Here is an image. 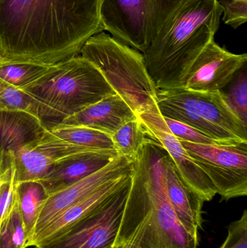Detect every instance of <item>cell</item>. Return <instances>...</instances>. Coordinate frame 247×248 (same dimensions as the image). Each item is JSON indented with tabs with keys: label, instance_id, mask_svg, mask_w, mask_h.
<instances>
[{
	"label": "cell",
	"instance_id": "obj_5",
	"mask_svg": "<svg viewBox=\"0 0 247 248\" xmlns=\"http://www.w3.org/2000/svg\"><path fill=\"white\" fill-rule=\"evenodd\" d=\"M79 55L101 71L137 117L146 112L159 111L158 90L148 73L142 52L101 32L85 42Z\"/></svg>",
	"mask_w": 247,
	"mask_h": 248
},
{
	"label": "cell",
	"instance_id": "obj_19",
	"mask_svg": "<svg viewBox=\"0 0 247 248\" xmlns=\"http://www.w3.org/2000/svg\"><path fill=\"white\" fill-rule=\"evenodd\" d=\"M15 192L19 211L29 240L34 231L41 210L49 195L39 182L17 184L15 185Z\"/></svg>",
	"mask_w": 247,
	"mask_h": 248
},
{
	"label": "cell",
	"instance_id": "obj_14",
	"mask_svg": "<svg viewBox=\"0 0 247 248\" xmlns=\"http://www.w3.org/2000/svg\"><path fill=\"white\" fill-rule=\"evenodd\" d=\"M119 155L116 149L72 155L57 162L38 182L49 196L98 171Z\"/></svg>",
	"mask_w": 247,
	"mask_h": 248
},
{
	"label": "cell",
	"instance_id": "obj_9",
	"mask_svg": "<svg viewBox=\"0 0 247 248\" xmlns=\"http://www.w3.org/2000/svg\"><path fill=\"white\" fill-rule=\"evenodd\" d=\"M181 141L222 200L247 195V144L225 145Z\"/></svg>",
	"mask_w": 247,
	"mask_h": 248
},
{
	"label": "cell",
	"instance_id": "obj_10",
	"mask_svg": "<svg viewBox=\"0 0 247 248\" xmlns=\"http://www.w3.org/2000/svg\"><path fill=\"white\" fill-rule=\"evenodd\" d=\"M148 137L165 150L184 183L204 202L212 201L217 191L208 176L199 167L168 129L159 111L146 112L138 116Z\"/></svg>",
	"mask_w": 247,
	"mask_h": 248
},
{
	"label": "cell",
	"instance_id": "obj_30",
	"mask_svg": "<svg viewBox=\"0 0 247 248\" xmlns=\"http://www.w3.org/2000/svg\"><path fill=\"white\" fill-rule=\"evenodd\" d=\"M113 248H141L138 246H133V245L121 244L115 246Z\"/></svg>",
	"mask_w": 247,
	"mask_h": 248
},
{
	"label": "cell",
	"instance_id": "obj_4",
	"mask_svg": "<svg viewBox=\"0 0 247 248\" xmlns=\"http://www.w3.org/2000/svg\"><path fill=\"white\" fill-rule=\"evenodd\" d=\"M20 90L37 103L39 119L46 128L116 94L101 71L79 55L51 65Z\"/></svg>",
	"mask_w": 247,
	"mask_h": 248
},
{
	"label": "cell",
	"instance_id": "obj_16",
	"mask_svg": "<svg viewBox=\"0 0 247 248\" xmlns=\"http://www.w3.org/2000/svg\"><path fill=\"white\" fill-rule=\"evenodd\" d=\"M136 118L134 112L123 99L114 94L104 97L58 124L88 127L112 135L123 124Z\"/></svg>",
	"mask_w": 247,
	"mask_h": 248
},
{
	"label": "cell",
	"instance_id": "obj_29",
	"mask_svg": "<svg viewBox=\"0 0 247 248\" xmlns=\"http://www.w3.org/2000/svg\"><path fill=\"white\" fill-rule=\"evenodd\" d=\"M220 248H247V210L228 227V235Z\"/></svg>",
	"mask_w": 247,
	"mask_h": 248
},
{
	"label": "cell",
	"instance_id": "obj_23",
	"mask_svg": "<svg viewBox=\"0 0 247 248\" xmlns=\"http://www.w3.org/2000/svg\"><path fill=\"white\" fill-rule=\"evenodd\" d=\"M220 92L233 113L247 125V65Z\"/></svg>",
	"mask_w": 247,
	"mask_h": 248
},
{
	"label": "cell",
	"instance_id": "obj_13",
	"mask_svg": "<svg viewBox=\"0 0 247 248\" xmlns=\"http://www.w3.org/2000/svg\"><path fill=\"white\" fill-rule=\"evenodd\" d=\"M95 150L63 141L48 129L38 140L22 147L13 157L15 185L38 182L59 160L84 152Z\"/></svg>",
	"mask_w": 247,
	"mask_h": 248
},
{
	"label": "cell",
	"instance_id": "obj_17",
	"mask_svg": "<svg viewBox=\"0 0 247 248\" xmlns=\"http://www.w3.org/2000/svg\"><path fill=\"white\" fill-rule=\"evenodd\" d=\"M131 173L107 182L87 198L67 208L54 218L42 232L30 239L28 242L27 248L38 246L43 242L62 234L73 224L88 215L109 197L118 190L127 182Z\"/></svg>",
	"mask_w": 247,
	"mask_h": 248
},
{
	"label": "cell",
	"instance_id": "obj_26",
	"mask_svg": "<svg viewBox=\"0 0 247 248\" xmlns=\"http://www.w3.org/2000/svg\"><path fill=\"white\" fill-rule=\"evenodd\" d=\"M17 202L13 166L0 173V224L11 214Z\"/></svg>",
	"mask_w": 247,
	"mask_h": 248
},
{
	"label": "cell",
	"instance_id": "obj_21",
	"mask_svg": "<svg viewBox=\"0 0 247 248\" xmlns=\"http://www.w3.org/2000/svg\"><path fill=\"white\" fill-rule=\"evenodd\" d=\"M111 139L117 153L133 162L149 137L140 121L136 118L121 125L112 134Z\"/></svg>",
	"mask_w": 247,
	"mask_h": 248
},
{
	"label": "cell",
	"instance_id": "obj_31",
	"mask_svg": "<svg viewBox=\"0 0 247 248\" xmlns=\"http://www.w3.org/2000/svg\"><path fill=\"white\" fill-rule=\"evenodd\" d=\"M2 55H1V51H0V62H1V61H2Z\"/></svg>",
	"mask_w": 247,
	"mask_h": 248
},
{
	"label": "cell",
	"instance_id": "obj_15",
	"mask_svg": "<svg viewBox=\"0 0 247 248\" xmlns=\"http://www.w3.org/2000/svg\"><path fill=\"white\" fill-rule=\"evenodd\" d=\"M46 130L29 113L0 110V173L13 167V157L22 147L40 138Z\"/></svg>",
	"mask_w": 247,
	"mask_h": 248
},
{
	"label": "cell",
	"instance_id": "obj_2",
	"mask_svg": "<svg viewBox=\"0 0 247 248\" xmlns=\"http://www.w3.org/2000/svg\"><path fill=\"white\" fill-rule=\"evenodd\" d=\"M169 155L148 139L133 162L129 195L115 246L141 248H198L178 221L168 199L166 166Z\"/></svg>",
	"mask_w": 247,
	"mask_h": 248
},
{
	"label": "cell",
	"instance_id": "obj_11",
	"mask_svg": "<svg viewBox=\"0 0 247 248\" xmlns=\"http://www.w3.org/2000/svg\"><path fill=\"white\" fill-rule=\"evenodd\" d=\"M247 62L246 53H232L213 39L189 68L181 88L203 93L220 91Z\"/></svg>",
	"mask_w": 247,
	"mask_h": 248
},
{
	"label": "cell",
	"instance_id": "obj_8",
	"mask_svg": "<svg viewBox=\"0 0 247 248\" xmlns=\"http://www.w3.org/2000/svg\"><path fill=\"white\" fill-rule=\"evenodd\" d=\"M131 185L127 182L64 232L33 248H113Z\"/></svg>",
	"mask_w": 247,
	"mask_h": 248
},
{
	"label": "cell",
	"instance_id": "obj_7",
	"mask_svg": "<svg viewBox=\"0 0 247 248\" xmlns=\"http://www.w3.org/2000/svg\"><path fill=\"white\" fill-rule=\"evenodd\" d=\"M184 1L100 0V20L104 31L143 53Z\"/></svg>",
	"mask_w": 247,
	"mask_h": 248
},
{
	"label": "cell",
	"instance_id": "obj_24",
	"mask_svg": "<svg viewBox=\"0 0 247 248\" xmlns=\"http://www.w3.org/2000/svg\"><path fill=\"white\" fill-rule=\"evenodd\" d=\"M0 110L25 112L40 120L36 101L23 90L10 85L1 78Z\"/></svg>",
	"mask_w": 247,
	"mask_h": 248
},
{
	"label": "cell",
	"instance_id": "obj_18",
	"mask_svg": "<svg viewBox=\"0 0 247 248\" xmlns=\"http://www.w3.org/2000/svg\"><path fill=\"white\" fill-rule=\"evenodd\" d=\"M165 179L168 199L178 221L193 237L198 238L199 230L203 228L204 201L181 180L170 157Z\"/></svg>",
	"mask_w": 247,
	"mask_h": 248
},
{
	"label": "cell",
	"instance_id": "obj_25",
	"mask_svg": "<svg viewBox=\"0 0 247 248\" xmlns=\"http://www.w3.org/2000/svg\"><path fill=\"white\" fill-rule=\"evenodd\" d=\"M28 240L16 202L11 214L0 224V248H27Z\"/></svg>",
	"mask_w": 247,
	"mask_h": 248
},
{
	"label": "cell",
	"instance_id": "obj_3",
	"mask_svg": "<svg viewBox=\"0 0 247 248\" xmlns=\"http://www.w3.org/2000/svg\"><path fill=\"white\" fill-rule=\"evenodd\" d=\"M223 10L218 0H185L143 55L158 90L181 88L196 58L214 39Z\"/></svg>",
	"mask_w": 247,
	"mask_h": 248
},
{
	"label": "cell",
	"instance_id": "obj_28",
	"mask_svg": "<svg viewBox=\"0 0 247 248\" xmlns=\"http://www.w3.org/2000/svg\"><path fill=\"white\" fill-rule=\"evenodd\" d=\"M225 24L236 29L247 20V0H218Z\"/></svg>",
	"mask_w": 247,
	"mask_h": 248
},
{
	"label": "cell",
	"instance_id": "obj_27",
	"mask_svg": "<svg viewBox=\"0 0 247 248\" xmlns=\"http://www.w3.org/2000/svg\"><path fill=\"white\" fill-rule=\"evenodd\" d=\"M163 119L168 129L179 141L194 144H218L205 134L187 124L169 118L163 117Z\"/></svg>",
	"mask_w": 247,
	"mask_h": 248
},
{
	"label": "cell",
	"instance_id": "obj_1",
	"mask_svg": "<svg viewBox=\"0 0 247 248\" xmlns=\"http://www.w3.org/2000/svg\"><path fill=\"white\" fill-rule=\"evenodd\" d=\"M100 1L0 0L1 62L54 65L79 55L104 31Z\"/></svg>",
	"mask_w": 247,
	"mask_h": 248
},
{
	"label": "cell",
	"instance_id": "obj_12",
	"mask_svg": "<svg viewBox=\"0 0 247 248\" xmlns=\"http://www.w3.org/2000/svg\"><path fill=\"white\" fill-rule=\"evenodd\" d=\"M132 169L133 162L124 156L119 155L98 171L49 195L41 210L34 231L29 241L67 208L87 198L107 182L129 174Z\"/></svg>",
	"mask_w": 247,
	"mask_h": 248
},
{
	"label": "cell",
	"instance_id": "obj_20",
	"mask_svg": "<svg viewBox=\"0 0 247 248\" xmlns=\"http://www.w3.org/2000/svg\"><path fill=\"white\" fill-rule=\"evenodd\" d=\"M47 129L57 138L75 145L94 150L115 149L111 135L98 130L80 125L58 124L48 127Z\"/></svg>",
	"mask_w": 247,
	"mask_h": 248
},
{
	"label": "cell",
	"instance_id": "obj_6",
	"mask_svg": "<svg viewBox=\"0 0 247 248\" xmlns=\"http://www.w3.org/2000/svg\"><path fill=\"white\" fill-rule=\"evenodd\" d=\"M161 116L182 122L225 145L247 144V125L236 116L221 92L158 90Z\"/></svg>",
	"mask_w": 247,
	"mask_h": 248
},
{
	"label": "cell",
	"instance_id": "obj_22",
	"mask_svg": "<svg viewBox=\"0 0 247 248\" xmlns=\"http://www.w3.org/2000/svg\"><path fill=\"white\" fill-rule=\"evenodd\" d=\"M52 65L28 62H0V78L21 89L40 78Z\"/></svg>",
	"mask_w": 247,
	"mask_h": 248
}]
</instances>
